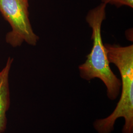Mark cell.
I'll list each match as a JSON object with an SVG mask.
<instances>
[{"mask_svg":"<svg viewBox=\"0 0 133 133\" xmlns=\"http://www.w3.org/2000/svg\"><path fill=\"white\" fill-rule=\"evenodd\" d=\"M107 5L101 4L90 10L86 20L92 30L93 46L84 63L79 67L82 79L90 81L96 78L103 81L107 88V96L110 100H115L121 89V81L112 71L101 34V27L106 18Z\"/></svg>","mask_w":133,"mask_h":133,"instance_id":"6da1fadb","label":"cell"},{"mask_svg":"<svg viewBox=\"0 0 133 133\" xmlns=\"http://www.w3.org/2000/svg\"><path fill=\"white\" fill-rule=\"evenodd\" d=\"M29 6V0H0V12L11 27L5 41L13 48L23 43L36 46L38 42L30 22Z\"/></svg>","mask_w":133,"mask_h":133,"instance_id":"7a4b0ae2","label":"cell"},{"mask_svg":"<svg viewBox=\"0 0 133 133\" xmlns=\"http://www.w3.org/2000/svg\"><path fill=\"white\" fill-rule=\"evenodd\" d=\"M14 59L9 57L5 66L0 71V133L6 129V112L10 105L9 76Z\"/></svg>","mask_w":133,"mask_h":133,"instance_id":"3957f363","label":"cell"},{"mask_svg":"<svg viewBox=\"0 0 133 133\" xmlns=\"http://www.w3.org/2000/svg\"><path fill=\"white\" fill-rule=\"evenodd\" d=\"M102 3L105 5H114L120 8L122 6H129L131 8H133V0H101Z\"/></svg>","mask_w":133,"mask_h":133,"instance_id":"277c9868","label":"cell"}]
</instances>
